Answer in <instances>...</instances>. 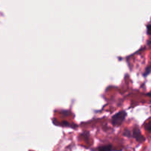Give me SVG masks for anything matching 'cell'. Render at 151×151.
Returning <instances> with one entry per match:
<instances>
[{
	"label": "cell",
	"instance_id": "cell-1",
	"mask_svg": "<svg viewBox=\"0 0 151 151\" xmlns=\"http://www.w3.org/2000/svg\"><path fill=\"white\" fill-rule=\"evenodd\" d=\"M126 117V112L124 111H121L117 114H114L112 117L111 122L115 126H119L122 124Z\"/></svg>",
	"mask_w": 151,
	"mask_h": 151
},
{
	"label": "cell",
	"instance_id": "cell-2",
	"mask_svg": "<svg viewBox=\"0 0 151 151\" xmlns=\"http://www.w3.org/2000/svg\"><path fill=\"white\" fill-rule=\"evenodd\" d=\"M132 137H134L136 139V140L139 142H142L144 141V138L143 136L141 134L140 130L138 128H135L133 129V133H132Z\"/></svg>",
	"mask_w": 151,
	"mask_h": 151
},
{
	"label": "cell",
	"instance_id": "cell-3",
	"mask_svg": "<svg viewBox=\"0 0 151 151\" xmlns=\"http://www.w3.org/2000/svg\"><path fill=\"white\" fill-rule=\"evenodd\" d=\"M99 151H111L112 150V145H104L102 147H99L98 149Z\"/></svg>",
	"mask_w": 151,
	"mask_h": 151
},
{
	"label": "cell",
	"instance_id": "cell-4",
	"mask_svg": "<svg viewBox=\"0 0 151 151\" xmlns=\"http://www.w3.org/2000/svg\"><path fill=\"white\" fill-rule=\"evenodd\" d=\"M123 135L125 136V137H131L132 133L130 132L129 130H125V131H124V133H123Z\"/></svg>",
	"mask_w": 151,
	"mask_h": 151
},
{
	"label": "cell",
	"instance_id": "cell-5",
	"mask_svg": "<svg viewBox=\"0 0 151 151\" xmlns=\"http://www.w3.org/2000/svg\"><path fill=\"white\" fill-rule=\"evenodd\" d=\"M145 129L147 130V131H149V132H150L151 131V122H147V123L145 125Z\"/></svg>",
	"mask_w": 151,
	"mask_h": 151
},
{
	"label": "cell",
	"instance_id": "cell-6",
	"mask_svg": "<svg viewBox=\"0 0 151 151\" xmlns=\"http://www.w3.org/2000/svg\"><path fill=\"white\" fill-rule=\"evenodd\" d=\"M147 32L148 35H151V24H149L147 27Z\"/></svg>",
	"mask_w": 151,
	"mask_h": 151
}]
</instances>
